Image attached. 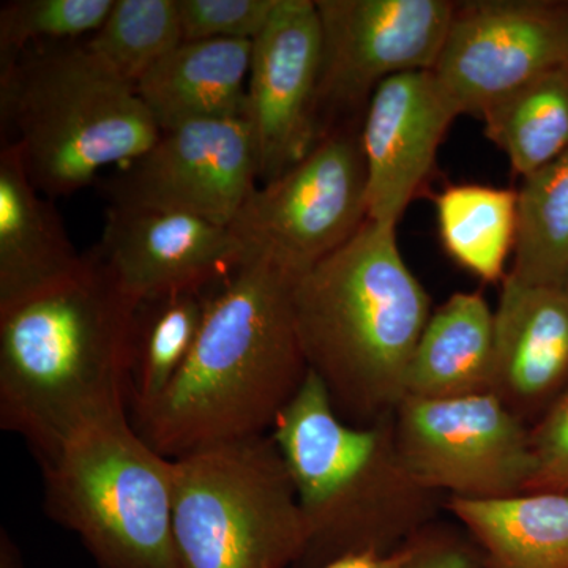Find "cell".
I'll return each instance as SVG.
<instances>
[{
    "instance_id": "1",
    "label": "cell",
    "mask_w": 568,
    "mask_h": 568,
    "mask_svg": "<svg viewBox=\"0 0 568 568\" xmlns=\"http://www.w3.org/2000/svg\"><path fill=\"white\" fill-rule=\"evenodd\" d=\"M248 254L211 295L203 327L162 395L132 406V424L163 457L267 435L308 376L294 317V284Z\"/></svg>"
},
{
    "instance_id": "2",
    "label": "cell",
    "mask_w": 568,
    "mask_h": 568,
    "mask_svg": "<svg viewBox=\"0 0 568 568\" xmlns=\"http://www.w3.org/2000/svg\"><path fill=\"white\" fill-rule=\"evenodd\" d=\"M138 306L93 248L77 275L0 313V426L39 462L126 410Z\"/></svg>"
},
{
    "instance_id": "3",
    "label": "cell",
    "mask_w": 568,
    "mask_h": 568,
    "mask_svg": "<svg viewBox=\"0 0 568 568\" xmlns=\"http://www.w3.org/2000/svg\"><path fill=\"white\" fill-rule=\"evenodd\" d=\"M293 301L306 365L335 413L357 426L394 417L433 313L432 297L403 260L396 227L366 220L295 282Z\"/></svg>"
},
{
    "instance_id": "4",
    "label": "cell",
    "mask_w": 568,
    "mask_h": 568,
    "mask_svg": "<svg viewBox=\"0 0 568 568\" xmlns=\"http://www.w3.org/2000/svg\"><path fill=\"white\" fill-rule=\"evenodd\" d=\"M271 436L305 519L306 547L294 568H323L365 552L390 555L436 523L443 495L407 469L394 417L347 424L315 373L308 372Z\"/></svg>"
},
{
    "instance_id": "5",
    "label": "cell",
    "mask_w": 568,
    "mask_h": 568,
    "mask_svg": "<svg viewBox=\"0 0 568 568\" xmlns=\"http://www.w3.org/2000/svg\"><path fill=\"white\" fill-rule=\"evenodd\" d=\"M0 119L29 181L52 201L132 162L162 133L136 88L84 41L40 44L0 63Z\"/></svg>"
},
{
    "instance_id": "6",
    "label": "cell",
    "mask_w": 568,
    "mask_h": 568,
    "mask_svg": "<svg viewBox=\"0 0 568 568\" xmlns=\"http://www.w3.org/2000/svg\"><path fill=\"white\" fill-rule=\"evenodd\" d=\"M47 510L99 568H182L174 538L173 459L126 410L74 429L40 459Z\"/></svg>"
},
{
    "instance_id": "7",
    "label": "cell",
    "mask_w": 568,
    "mask_h": 568,
    "mask_svg": "<svg viewBox=\"0 0 568 568\" xmlns=\"http://www.w3.org/2000/svg\"><path fill=\"white\" fill-rule=\"evenodd\" d=\"M182 568H287L306 547L293 478L271 435L173 459Z\"/></svg>"
},
{
    "instance_id": "8",
    "label": "cell",
    "mask_w": 568,
    "mask_h": 568,
    "mask_svg": "<svg viewBox=\"0 0 568 568\" xmlns=\"http://www.w3.org/2000/svg\"><path fill=\"white\" fill-rule=\"evenodd\" d=\"M361 125H336L302 162L254 189L230 226L246 256L298 280L357 234L368 220Z\"/></svg>"
},
{
    "instance_id": "9",
    "label": "cell",
    "mask_w": 568,
    "mask_h": 568,
    "mask_svg": "<svg viewBox=\"0 0 568 568\" xmlns=\"http://www.w3.org/2000/svg\"><path fill=\"white\" fill-rule=\"evenodd\" d=\"M394 425L407 469L432 491L491 500L528 489L530 428L491 392L440 399L406 396Z\"/></svg>"
},
{
    "instance_id": "10",
    "label": "cell",
    "mask_w": 568,
    "mask_h": 568,
    "mask_svg": "<svg viewBox=\"0 0 568 568\" xmlns=\"http://www.w3.org/2000/svg\"><path fill=\"white\" fill-rule=\"evenodd\" d=\"M323 65L317 91L320 140L361 121L381 82L432 71L457 2L448 0H317Z\"/></svg>"
},
{
    "instance_id": "11",
    "label": "cell",
    "mask_w": 568,
    "mask_h": 568,
    "mask_svg": "<svg viewBox=\"0 0 568 568\" xmlns=\"http://www.w3.org/2000/svg\"><path fill=\"white\" fill-rule=\"evenodd\" d=\"M257 162L245 118L185 123L104 179L110 207L189 213L231 226L256 189Z\"/></svg>"
},
{
    "instance_id": "12",
    "label": "cell",
    "mask_w": 568,
    "mask_h": 568,
    "mask_svg": "<svg viewBox=\"0 0 568 568\" xmlns=\"http://www.w3.org/2000/svg\"><path fill=\"white\" fill-rule=\"evenodd\" d=\"M568 63V2L481 0L457 3L432 73L459 114L489 104Z\"/></svg>"
},
{
    "instance_id": "13",
    "label": "cell",
    "mask_w": 568,
    "mask_h": 568,
    "mask_svg": "<svg viewBox=\"0 0 568 568\" xmlns=\"http://www.w3.org/2000/svg\"><path fill=\"white\" fill-rule=\"evenodd\" d=\"M323 33L313 0H278L253 40L245 119L252 129L257 179L268 183L320 142L317 91Z\"/></svg>"
},
{
    "instance_id": "14",
    "label": "cell",
    "mask_w": 568,
    "mask_h": 568,
    "mask_svg": "<svg viewBox=\"0 0 568 568\" xmlns=\"http://www.w3.org/2000/svg\"><path fill=\"white\" fill-rule=\"evenodd\" d=\"M100 256L138 304L160 295L204 290L245 260L230 226L189 213L110 207Z\"/></svg>"
},
{
    "instance_id": "15",
    "label": "cell",
    "mask_w": 568,
    "mask_h": 568,
    "mask_svg": "<svg viewBox=\"0 0 568 568\" xmlns=\"http://www.w3.org/2000/svg\"><path fill=\"white\" fill-rule=\"evenodd\" d=\"M458 112L432 71L381 82L361 125L368 181V220L398 226L435 170L437 151Z\"/></svg>"
},
{
    "instance_id": "16",
    "label": "cell",
    "mask_w": 568,
    "mask_h": 568,
    "mask_svg": "<svg viewBox=\"0 0 568 568\" xmlns=\"http://www.w3.org/2000/svg\"><path fill=\"white\" fill-rule=\"evenodd\" d=\"M568 390V287L507 274L495 312L493 390L529 428Z\"/></svg>"
},
{
    "instance_id": "17",
    "label": "cell",
    "mask_w": 568,
    "mask_h": 568,
    "mask_svg": "<svg viewBox=\"0 0 568 568\" xmlns=\"http://www.w3.org/2000/svg\"><path fill=\"white\" fill-rule=\"evenodd\" d=\"M85 263L58 209L32 185L17 145L0 151V313L77 275Z\"/></svg>"
},
{
    "instance_id": "18",
    "label": "cell",
    "mask_w": 568,
    "mask_h": 568,
    "mask_svg": "<svg viewBox=\"0 0 568 568\" xmlns=\"http://www.w3.org/2000/svg\"><path fill=\"white\" fill-rule=\"evenodd\" d=\"M253 41H182L140 81L136 92L160 132L185 123L245 118Z\"/></svg>"
},
{
    "instance_id": "19",
    "label": "cell",
    "mask_w": 568,
    "mask_h": 568,
    "mask_svg": "<svg viewBox=\"0 0 568 568\" xmlns=\"http://www.w3.org/2000/svg\"><path fill=\"white\" fill-rule=\"evenodd\" d=\"M495 376V312L480 293L450 295L432 313L410 358L406 396L488 394Z\"/></svg>"
},
{
    "instance_id": "20",
    "label": "cell",
    "mask_w": 568,
    "mask_h": 568,
    "mask_svg": "<svg viewBox=\"0 0 568 568\" xmlns=\"http://www.w3.org/2000/svg\"><path fill=\"white\" fill-rule=\"evenodd\" d=\"M444 507L476 544L484 568H568V496L447 497Z\"/></svg>"
},
{
    "instance_id": "21",
    "label": "cell",
    "mask_w": 568,
    "mask_h": 568,
    "mask_svg": "<svg viewBox=\"0 0 568 568\" xmlns=\"http://www.w3.org/2000/svg\"><path fill=\"white\" fill-rule=\"evenodd\" d=\"M435 203L439 237L448 256L484 282L503 283L517 237L518 193L458 183L446 186Z\"/></svg>"
},
{
    "instance_id": "22",
    "label": "cell",
    "mask_w": 568,
    "mask_h": 568,
    "mask_svg": "<svg viewBox=\"0 0 568 568\" xmlns=\"http://www.w3.org/2000/svg\"><path fill=\"white\" fill-rule=\"evenodd\" d=\"M480 119L521 178L555 162L568 152V63L489 104Z\"/></svg>"
},
{
    "instance_id": "23",
    "label": "cell",
    "mask_w": 568,
    "mask_h": 568,
    "mask_svg": "<svg viewBox=\"0 0 568 568\" xmlns=\"http://www.w3.org/2000/svg\"><path fill=\"white\" fill-rule=\"evenodd\" d=\"M511 276L534 286L568 287V152L523 178L517 190Z\"/></svg>"
},
{
    "instance_id": "24",
    "label": "cell",
    "mask_w": 568,
    "mask_h": 568,
    "mask_svg": "<svg viewBox=\"0 0 568 568\" xmlns=\"http://www.w3.org/2000/svg\"><path fill=\"white\" fill-rule=\"evenodd\" d=\"M209 301L204 290H186L138 306L132 406L148 405L173 383L196 343Z\"/></svg>"
},
{
    "instance_id": "25",
    "label": "cell",
    "mask_w": 568,
    "mask_h": 568,
    "mask_svg": "<svg viewBox=\"0 0 568 568\" xmlns=\"http://www.w3.org/2000/svg\"><path fill=\"white\" fill-rule=\"evenodd\" d=\"M183 41L178 0H114L85 48L115 74L136 82Z\"/></svg>"
},
{
    "instance_id": "26",
    "label": "cell",
    "mask_w": 568,
    "mask_h": 568,
    "mask_svg": "<svg viewBox=\"0 0 568 568\" xmlns=\"http://www.w3.org/2000/svg\"><path fill=\"white\" fill-rule=\"evenodd\" d=\"M114 0H13L0 9V63L28 48L74 43L102 28Z\"/></svg>"
},
{
    "instance_id": "27",
    "label": "cell",
    "mask_w": 568,
    "mask_h": 568,
    "mask_svg": "<svg viewBox=\"0 0 568 568\" xmlns=\"http://www.w3.org/2000/svg\"><path fill=\"white\" fill-rule=\"evenodd\" d=\"M278 0H178L183 41H253Z\"/></svg>"
},
{
    "instance_id": "28",
    "label": "cell",
    "mask_w": 568,
    "mask_h": 568,
    "mask_svg": "<svg viewBox=\"0 0 568 568\" xmlns=\"http://www.w3.org/2000/svg\"><path fill=\"white\" fill-rule=\"evenodd\" d=\"M534 470L526 493L568 496V390L530 428Z\"/></svg>"
},
{
    "instance_id": "29",
    "label": "cell",
    "mask_w": 568,
    "mask_h": 568,
    "mask_svg": "<svg viewBox=\"0 0 568 568\" xmlns=\"http://www.w3.org/2000/svg\"><path fill=\"white\" fill-rule=\"evenodd\" d=\"M398 568H484L470 537L433 523L409 540V552Z\"/></svg>"
},
{
    "instance_id": "30",
    "label": "cell",
    "mask_w": 568,
    "mask_h": 568,
    "mask_svg": "<svg viewBox=\"0 0 568 568\" xmlns=\"http://www.w3.org/2000/svg\"><path fill=\"white\" fill-rule=\"evenodd\" d=\"M407 552H409V541L390 555L365 552V555L346 556V558L336 559L323 568H398L405 562Z\"/></svg>"
},
{
    "instance_id": "31",
    "label": "cell",
    "mask_w": 568,
    "mask_h": 568,
    "mask_svg": "<svg viewBox=\"0 0 568 568\" xmlns=\"http://www.w3.org/2000/svg\"><path fill=\"white\" fill-rule=\"evenodd\" d=\"M0 568H26L20 548L6 529L0 532Z\"/></svg>"
}]
</instances>
